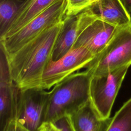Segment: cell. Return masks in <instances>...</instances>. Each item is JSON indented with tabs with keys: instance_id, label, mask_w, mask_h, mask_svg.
<instances>
[{
	"instance_id": "obj_1",
	"label": "cell",
	"mask_w": 131,
	"mask_h": 131,
	"mask_svg": "<svg viewBox=\"0 0 131 131\" xmlns=\"http://www.w3.org/2000/svg\"><path fill=\"white\" fill-rule=\"evenodd\" d=\"M62 20L44 31L14 54L7 55L12 78L21 90L40 87L43 71L52 60Z\"/></svg>"
},
{
	"instance_id": "obj_2",
	"label": "cell",
	"mask_w": 131,
	"mask_h": 131,
	"mask_svg": "<svg viewBox=\"0 0 131 131\" xmlns=\"http://www.w3.org/2000/svg\"><path fill=\"white\" fill-rule=\"evenodd\" d=\"M91 76L87 70L77 72L56 84L49 93L43 122L55 123L85 104Z\"/></svg>"
},
{
	"instance_id": "obj_3",
	"label": "cell",
	"mask_w": 131,
	"mask_h": 131,
	"mask_svg": "<svg viewBox=\"0 0 131 131\" xmlns=\"http://www.w3.org/2000/svg\"><path fill=\"white\" fill-rule=\"evenodd\" d=\"M131 64V23L119 27L104 50L85 68L92 75Z\"/></svg>"
},
{
	"instance_id": "obj_4",
	"label": "cell",
	"mask_w": 131,
	"mask_h": 131,
	"mask_svg": "<svg viewBox=\"0 0 131 131\" xmlns=\"http://www.w3.org/2000/svg\"><path fill=\"white\" fill-rule=\"evenodd\" d=\"M66 11L67 0H58L16 33L0 40L7 55L14 54L44 31L61 22Z\"/></svg>"
},
{
	"instance_id": "obj_5",
	"label": "cell",
	"mask_w": 131,
	"mask_h": 131,
	"mask_svg": "<svg viewBox=\"0 0 131 131\" xmlns=\"http://www.w3.org/2000/svg\"><path fill=\"white\" fill-rule=\"evenodd\" d=\"M129 67L92 75L90 82V100L100 117H110L114 101Z\"/></svg>"
},
{
	"instance_id": "obj_6",
	"label": "cell",
	"mask_w": 131,
	"mask_h": 131,
	"mask_svg": "<svg viewBox=\"0 0 131 131\" xmlns=\"http://www.w3.org/2000/svg\"><path fill=\"white\" fill-rule=\"evenodd\" d=\"M89 50L83 47L73 48L60 59L51 60L46 67L40 87L47 90L79 70L86 68L95 58Z\"/></svg>"
},
{
	"instance_id": "obj_7",
	"label": "cell",
	"mask_w": 131,
	"mask_h": 131,
	"mask_svg": "<svg viewBox=\"0 0 131 131\" xmlns=\"http://www.w3.org/2000/svg\"><path fill=\"white\" fill-rule=\"evenodd\" d=\"M49 92L41 87L21 90L16 120L30 131H36L44 120Z\"/></svg>"
},
{
	"instance_id": "obj_8",
	"label": "cell",
	"mask_w": 131,
	"mask_h": 131,
	"mask_svg": "<svg viewBox=\"0 0 131 131\" xmlns=\"http://www.w3.org/2000/svg\"><path fill=\"white\" fill-rule=\"evenodd\" d=\"M0 125L3 131L13 120L16 119L20 89L11 76L7 54L0 47Z\"/></svg>"
},
{
	"instance_id": "obj_9",
	"label": "cell",
	"mask_w": 131,
	"mask_h": 131,
	"mask_svg": "<svg viewBox=\"0 0 131 131\" xmlns=\"http://www.w3.org/2000/svg\"><path fill=\"white\" fill-rule=\"evenodd\" d=\"M99 19L91 7L76 15H66L53 49L52 60H57L72 49L77 39L90 24Z\"/></svg>"
},
{
	"instance_id": "obj_10",
	"label": "cell",
	"mask_w": 131,
	"mask_h": 131,
	"mask_svg": "<svg viewBox=\"0 0 131 131\" xmlns=\"http://www.w3.org/2000/svg\"><path fill=\"white\" fill-rule=\"evenodd\" d=\"M119 27L97 19L84 30L73 48L83 47L96 56L106 47Z\"/></svg>"
},
{
	"instance_id": "obj_11",
	"label": "cell",
	"mask_w": 131,
	"mask_h": 131,
	"mask_svg": "<svg viewBox=\"0 0 131 131\" xmlns=\"http://www.w3.org/2000/svg\"><path fill=\"white\" fill-rule=\"evenodd\" d=\"M74 131H105L111 117H100L90 100L68 116Z\"/></svg>"
},
{
	"instance_id": "obj_12",
	"label": "cell",
	"mask_w": 131,
	"mask_h": 131,
	"mask_svg": "<svg viewBox=\"0 0 131 131\" xmlns=\"http://www.w3.org/2000/svg\"><path fill=\"white\" fill-rule=\"evenodd\" d=\"M99 19L117 27L131 23L130 14L120 0H100L91 7Z\"/></svg>"
},
{
	"instance_id": "obj_13",
	"label": "cell",
	"mask_w": 131,
	"mask_h": 131,
	"mask_svg": "<svg viewBox=\"0 0 131 131\" xmlns=\"http://www.w3.org/2000/svg\"><path fill=\"white\" fill-rule=\"evenodd\" d=\"M58 0H25L5 34L0 40L8 38L43 12Z\"/></svg>"
},
{
	"instance_id": "obj_14",
	"label": "cell",
	"mask_w": 131,
	"mask_h": 131,
	"mask_svg": "<svg viewBox=\"0 0 131 131\" xmlns=\"http://www.w3.org/2000/svg\"><path fill=\"white\" fill-rule=\"evenodd\" d=\"M25 0H0V38L6 33Z\"/></svg>"
},
{
	"instance_id": "obj_15",
	"label": "cell",
	"mask_w": 131,
	"mask_h": 131,
	"mask_svg": "<svg viewBox=\"0 0 131 131\" xmlns=\"http://www.w3.org/2000/svg\"><path fill=\"white\" fill-rule=\"evenodd\" d=\"M105 131H131V98L111 117Z\"/></svg>"
},
{
	"instance_id": "obj_16",
	"label": "cell",
	"mask_w": 131,
	"mask_h": 131,
	"mask_svg": "<svg viewBox=\"0 0 131 131\" xmlns=\"http://www.w3.org/2000/svg\"><path fill=\"white\" fill-rule=\"evenodd\" d=\"M92 6L89 0H67L66 15L77 14Z\"/></svg>"
},
{
	"instance_id": "obj_17",
	"label": "cell",
	"mask_w": 131,
	"mask_h": 131,
	"mask_svg": "<svg viewBox=\"0 0 131 131\" xmlns=\"http://www.w3.org/2000/svg\"><path fill=\"white\" fill-rule=\"evenodd\" d=\"M36 131H63L56 123L53 122H43Z\"/></svg>"
},
{
	"instance_id": "obj_18",
	"label": "cell",
	"mask_w": 131,
	"mask_h": 131,
	"mask_svg": "<svg viewBox=\"0 0 131 131\" xmlns=\"http://www.w3.org/2000/svg\"><path fill=\"white\" fill-rule=\"evenodd\" d=\"M3 131H30L23 126L16 119L11 121Z\"/></svg>"
},
{
	"instance_id": "obj_19",
	"label": "cell",
	"mask_w": 131,
	"mask_h": 131,
	"mask_svg": "<svg viewBox=\"0 0 131 131\" xmlns=\"http://www.w3.org/2000/svg\"><path fill=\"white\" fill-rule=\"evenodd\" d=\"M55 123L62 128L63 131H74L71 125L68 116L62 118Z\"/></svg>"
},
{
	"instance_id": "obj_20",
	"label": "cell",
	"mask_w": 131,
	"mask_h": 131,
	"mask_svg": "<svg viewBox=\"0 0 131 131\" xmlns=\"http://www.w3.org/2000/svg\"><path fill=\"white\" fill-rule=\"evenodd\" d=\"M123 6L129 13H131V0H120Z\"/></svg>"
},
{
	"instance_id": "obj_21",
	"label": "cell",
	"mask_w": 131,
	"mask_h": 131,
	"mask_svg": "<svg viewBox=\"0 0 131 131\" xmlns=\"http://www.w3.org/2000/svg\"><path fill=\"white\" fill-rule=\"evenodd\" d=\"M89 1H90V2L92 3V5H93V4H94L96 3H97L98 2H99V1H100V0H89Z\"/></svg>"
}]
</instances>
